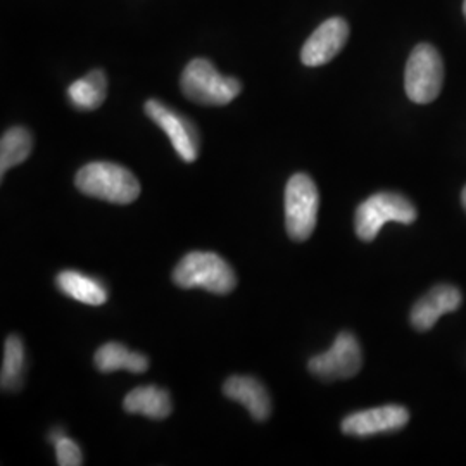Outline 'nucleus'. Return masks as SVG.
Returning <instances> with one entry per match:
<instances>
[{"label":"nucleus","instance_id":"obj_15","mask_svg":"<svg viewBox=\"0 0 466 466\" xmlns=\"http://www.w3.org/2000/svg\"><path fill=\"white\" fill-rule=\"evenodd\" d=\"M94 363L102 373H113L117 370H128L132 373H144L149 370V360L140 354L128 350L123 344L117 342H109L100 346L96 356Z\"/></svg>","mask_w":466,"mask_h":466},{"label":"nucleus","instance_id":"obj_21","mask_svg":"<svg viewBox=\"0 0 466 466\" xmlns=\"http://www.w3.org/2000/svg\"><path fill=\"white\" fill-rule=\"evenodd\" d=\"M463 13H465V17H466V0H465V2H463Z\"/></svg>","mask_w":466,"mask_h":466},{"label":"nucleus","instance_id":"obj_5","mask_svg":"<svg viewBox=\"0 0 466 466\" xmlns=\"http://www.w3.org/2000/svg\"><path fill=\"white\" fill-rule=\"evenodd\" d=\"M319 196L313 178L298 173L285 188V227L292 240L302 242L317 227Z\"/></svg>","mask_w":466,"mask_h":466},{"label":"nucleus","instance_id":"obj_19","mask_svg":"<svg viewBox=\"0 0 466 466\" xmlns=\"http://www.w3.org/2000/svg\"><path fill=\"white\" fill-rule=\"evenodd\" d=\"M56 454H57V463L61 466H80L84 463V456L80 448L63 435L56 444Z\"/></svg>","mask_w":466,"mask_h":466},{"label":"nucleus","instance_id":"obj_9","mask_svg":"<svg viewBox=\"0 0 466 466\" xmlns=\"http://www.w3.org/2000/svg\"><path fill=\"white\" fill-rule=\"evenodd\" d=\"M350 38V25L342 17H330L321 23L313 35L306 40L300 50L304 66L317 67L330 63L344 49Z\"/></svg>","mask_w":466,"mask_h":466},{"label":"nucleus","instance_id":"obj_3","mask_svg":"<svg viewBox=\"0 0 466 466\" xmlns=\"http://www.w3.org/2000/svg\"><path fill=\"white\" fill-rule=\"evenodd\" d=\"M417 208L413 202L396 192H379L363 200L354 217L356 233L363 242H371L389 221L411 225L417 219Z\"/></svg>","mask_w":466,"mask_h":466},{"label":"nucleus","instance_id":"obj_14","mask_svg":"<svg viewBox=\"0 0 466 466\" xmlns=\"http://www.w3.org/2000/svg\"><path fill=\"white\" fill-rule=\"evenodd\" d=\"M57 289L71 299L78 300L86 306H102L107 300V290L102 283L80 271L66 269L56 279Z\"/></svg>","mask_w":466,"mask_h":466},{"label":"nucleus","instance_id":"obj_16","mask_svg":"<svg viewBox=\"0 0 466 466\" xmlns=\"http://www.w3.org/2000/svg\"><path fill=\"white\" fill-rule=\"evenodd\" d=\"M107 96V78L100 69L86 73L67 88V99L80 111H96Z\"/></svg>","mask_w":466,"mask_h":466},{"label":"nucleus","instance_id":"obj_13","mask_svg":"<svg viewBox=\"0 0 466 466\" xmlns=\"http://www.w3.org/2000/svg\"><path fill=\"white\" fill-rule=\"evenodd\" d=\"M123 408L127 413L144 415L150 420H165L173 411L167 390L156 385L137 387L132 392H128L123 400Z\"/></svg>","mask_w":466,"mask_h":466},{"label":"nucleus","instance_id":"obj_12","mask_svg":"<svg viewBox=\"0 0 466 466\" xmlns=\"http://www.w3.org/2000/svg\"><path fill=\"white\" fill-rule=\"evenodd\" d=\"M223 394L228 400H237L248 408L250 417L258 421H265L271 415V400L267 387L252 377L233 375L223 383Z\"/></svg>","mask_w":466,"mask_h":466},{"label":"nucleus","instance_id":"obj_7","mask_svg":"<svg viewBox=\"0 0 466 466\" xmlns=\"http://www.w3.org/2000/svg\"><path fill=\"white\" fill-rule=\"evenodd\" d=\"M361 365L363 354L358 339L354 333L340 332L335 337L332 348L311 358L308 368L318 379L333 382L354 377L361 370Z\"/></svg>","mask_w":466,"mask_h":466},{"label":"nucleus","instance_id":"obj_6","mask_svg":"<svg viewBox=\"0 0 466 466\" xmlns=\"http://www.w3.org/2000/svg\"><path fill=\"white\" fill-rule=\"evenodd\" d=\"M442 84L444 63L441 54L431 44H420L406 63V96L417 104H429L439 97Z\"/></svg>","mask_w":466,"mask_h":466},{"label":"nucleus","instance_id":"obj_4","mask_svg":"<svg viewBox=\"0 0 466 466\" xmlns=\"http://www.w3.org/2000/svg\"><path fill=\"white\" fill-rule=\"evenodd\" d=\"M180 85L185 97L202 106H227L242 92L237 78L223 76L208 59H194L185 67Z\"/></svg>","mask_w":466,"mask_h":466},{"label":"nucleus","instance_id":"obj_20","mask_svg":"<svg viewBox=\"0 0 466 466\" xmlns=\"http://www.w3.org/2000/svg\"><path fill=\"white\" fill-rule=\"evenodd\" d=\"M461 202H463V208H465L466 211V187L463 188V194H461Z\"/></svg>","mask_w":466,"mask_h":466},{"label":"nucleus","instance_id":"obj_18","mask_svg":"<svg viewBox=\"0 0 466 466\" xmlns=\"http://www.w3.org/2000/svg\"><path fill=\"white\" fill-rule=\"evenodd\" d=\"M23 370H25L23 340L17 335H9L4 344V361H2V375H0L2 389L9 392L17 390L23 383Z\"/></svg>","mask_w":466,"mask_h":466},{"label":"nucleus","instance_id":"obj_11","mask_svg":"<svg viewBox=\"0 0 466 466\" xmlns=\"http://www.w3.org/2000/svg\"><path fill=\"white\" fill-rule=\"evenodd\" d=\"M463 302L461 292L452 285H437L429 290L411 309L410 321L418 332H429L439 318L456 311Z\"/></svg>","mask_w":466,"mask_h":466},{"label":"nucleus","instance_id":"obj_2","mask_svg":"<svg viewBox=\"0 0 466 466\" xmlns=\"http://www.w3.org/2000/svg\"><path fill=\"white\" fill-rule=\"evenodd\" d=\"M173 282L182 289L200 287L213 294H228L237 285L232 267L215 252H188L173 271Z\"/></svg>","mask_w":466,"mask_h":466},{"label":"nucleus","instance_id":"obj_8","mask_svg":"<svg viewBox=\"0 0 466 466\" xmlns=\"http://www.w3.org/2000/svg\"><path fill=\"white\" fill-rule=\"evenodd\" d=\"M144 109L146 115L167 135L171 146L185 163H194L200 149L199 132L194 123L175 109L167 107L161 100H147Z\"/></svg>","mask_w":466,"mask_h":466},{"label":"nucleus","instance_id":"obj_17","mask_svg":"<svg viewBox=\"0 0 466 466\" xmlns=\"http://www.w3.org/2000/svg\"><path fill=\"white\" fill-rule=\"evenodd\" d=\"M34 149V137L23 128V127H13L5 134L2 135L0 140V175L4 177L7 169L21 165L28 159Z\"/></svg>","mask_w":466,"mask_h":466},{"label":"nucleus","instance_id":"obj_10","mask_svg":"<svg viewBox=\"0 0 466 466\" xmlns=\"http://www.w3.org/2000/svg\"><path fill=\"white\" fill-rule=\"evenodd\" d=\"M410 421V411L400 404H387L344 418L342 432L352 437H370L379 433L398 432Z\"/></svg>","mask_w":466,"mask_h":466},{"label":"nucleus","instance_id":"obj_1","mask_svg":"<svg viewBox=\"0 0 466 466\" xmlns=\"http://www.w3.org/2000/svg\"><path fill=\"white\" fill-rule=\"evenodd\" d=\"M75 184L85 196L113 204H130L140 196V184L134 173L106 161L85 165L76 173Z\"/></svg>","mask_w":466,"mask_h":466}]
</instances>
